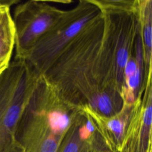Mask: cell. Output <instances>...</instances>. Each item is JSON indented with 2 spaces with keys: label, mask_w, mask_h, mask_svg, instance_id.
<instances>
[{
  "label": "cell",
  "mask_w": 152,
  "mask_h": 152,
  "mask_svg": "<svg viewBox=\"0 0 152 152\" xmlns=\"http://www.w3.org/2000/svg\"><path fill=\"white\" fill-rule=\"evenodd\" d=\"M53 19L49 12L40 14L36 2H27L15 8L12 21L16 58L25 59L40 36L52 25Z\"/></svg>",
  "instance_id": "cell-1"
},
{
  "label": "cell",
  "mask_w": 152,
  "mask_h": 152,
  "mask_svg": "<svg viewBox=\"0 0 152 152\" xmlns=\"http://www.w3.org/2000/svg\"><path fill=\"white\" fill-rule=\"evenodd\" d=\"M65 135L53 133L46 120L24 109L16 132V140L23 152H56Z\"/></svg>",
  "instance_id": "cell-2"
},
{
  "label": "cell",
  "mask_w": 152,
  "mask_h": 152,
  "mask_svg": "<svg viewBox=\"0 0 152 152\" xmlns=\"http://www.w3.org/2000/svg\"><path fill=\"white\" fill-rule=\"evenodd\" d=\"M10 4L0 1V75L8 67L15 45V30Z\"/></svg>",
  "instance_id": "cell-3"
},
{
  "label": "cell",
  "mask_w": 152,
  "mask_h": 152,
  "mask_svg": "<svg viewBox=\"0 0 152 152\" xmlns=\"http://www.w3.org/2000/svg\"><path fill=\"white\" fill-rule=\"evenodd\" d=\"M80 124L71 123L64 137L61 140L56 152H90L91 151V138L84 141L78 134Z\"/></svg>",
  "instance_id": "cell-4"
},
{
  "label": "cell",
  "mask_w": 152,
  "mask_h": 152,
  "mask_svg": "<svg viewBox=\"0 0 152 152\" xmlns=\"http://www.w3.org/2000/svg\"><path fill=\"white\" fill-rule=\"evenodd\" d=\"M47 118V124L50 131L58 135H65L71 123L69 116L60 110L49 112Z\"/></svg>",
  "instance_id": "cell-5"
},
{
  "label": "cell",
  "mask_w": 152,
  "mask_h": 152,
  "mask_svg": "<svg viewBox=\"0 0 152 152\" xmlns=\"http://www.w3.org/2000/svg\"><path fill=\"white\" fill-rule=\"evenodd\" d=\"M94 104L103 114L110 115L112 113V104L108 95L103 94L98 96L93 100Z\"/></svg>",
  "instance_id": "cell-6"
},
{
  "label": "cell",
  "mask_w": 152,
  "mask_h": 152,
  "mask_svg": "<svg viewBox=\"0 0 152 152\" xmlns=\"http://www.w3.org/2000/svg\"><path fill=\"white\" fill-rule=\"evenodd\" d=\"M128 85V90L133 92V91L138 86L140 81V69L138 67L135 72L131 77L126 78Z\"/></svg>",
  "instance_id": "cell-7"
},
{
  "label": "cell",
  "mask_w": 152,
  "mask_h": 152,
  "mask_svg": "<svg viewBox=\"0 0 152 152\" xmlns=\"http://www.w3.org/2000/svg\"><path fill=\"white\" fill-rule=\"evenodd\" d=\"M116 61L118 66L121 69H124L128 61V52L126 48L122 47L118 50Z\"/></svg>",
  "instance_id": "cell-8"
},
{
  "label": "cell",
  "mask_w": 152,
  "mask_h": 152,
  "mask_svg": "<svg viewBox=\"0 0 152 152\" xmlns=\"http://www.w3.org/2000/svg\"><path fill=\"white\" fill-rule=\"evenodd\" d=\"M144 42L147 49H149V52H151V19L147 21L146 26L144 28Z\"/></svg>",
  "instance_id": "cell-9"
},
{
  "label": "cell",
  "mask_w": 152,
  "mask_h": 152,
  "mask_svg": "<svg viewBox=\"0 0 152 152\" xmlns=\"http://www.w3.org/2000/svg\"><path fill=\"white\" fill-rule=\"evenodd\" d=\"M138 68L137 64L133 60H130L126 63L124 69L126 78L132 75Z\"/></svg>",
  "instance_id": "cell-10"
},
{
  "label": "cell",
  "mask_w": 152,
  "mask_h": 152,
  "mask_svg": "<svg viewBox=\"0 0 152 152\" xmlns=\"http://www.w3.org/2000/svg\"><path fill=\"white\" fill-rule=\"evenodd\" d=\"M12 152H23V150L22 147L18 143V144L16 145V147L14 148V149Z\"/></svg>",
  "instance_id": "cell-11"
},
{
  "label": "cell",
  "mask_w": 152,
  "mask_h": 152,
  "mask_svg": "<svg viewBox=\"0 0 152 152\" xmlns=\"http://www.w3.org/2000/svg\"><path fill=\"white\" fill-rule=\"evenodd\" d=\"M90 152H94V151H90Z\"/></svg>",
  "instance_id": "cell-12"
}]
</instances>
